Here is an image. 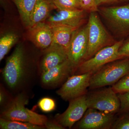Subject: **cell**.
<instances>
[{
  "label": "cell",
  "instance_id": "f546056e",
  "mask_svg": "<svg viewBox=\"0 0 129 129\" xmlns=\"http://www.w3.org/2000/svg\"><path fill=\"white\" fill-rule=\"evenodd\" d=\"M98 6H99L104 4H112L116 3L125 2L129 0H96Z\"/></svg>",
  "mask_w": 129,
  "mask_h": 129
},
{
  "label": "cell",
  "instance_id": "9a60e30c",
  "mask_svg": "<svg viewBox=\"0 0 129 129\" xmlns=\"http://www.w3.org/2000/svg\"><path fill=\"white\" fill-rule=\"evenodd\" d=\"M45 50L40 64L41 74L57 66L68 59L67 51L61 47L52 44Z\"/></svg>",
  "mask_w": 129,
  "mask_h": 129
},
{
  "label": "cell",
  "instance_id": "d6986e66",
  "mask_svg": "<svg viewBox=\"0 0 129 129\" xmlns=\"http://www.w3.org/2000/svg\"><path fill=\"white\" fill-rule=\"evenodd\" d=\"M0 128L1 129H43L45 126H41L17 120H8L1 118Z\"/></svg>",
  "mask_w": 129,
  "mask_h": 129
},
{
  "label": "cell",
  "instance_id": "8992f818",
  "mask_svg": "<svg viewBox=\"0 0 129 129\" xmlns=\"http://www.w3.org/2000/svg\"><path fill=\"white\" fill-rule=\"evenodd\" d=\"M124 41L122 39L116 42L112 45L102 48L92 57L81 63L75 70L73 75L88 73L93 74L109 63L122 59L118 52Z\"/></svg>",
  "mask_w": 129,
  "mask_h": 129
},
{
  "label": "cell",
  "instance_id": "2e32d148",
  "mask_svg": "<svg viewBox=\"0 0 129 129\" xmlns=\"http://www.w3.org/2000/svg\"><path fill=\"white\" fill-rule=\"evenodd\" d=\"M50 25L53 34L52 44L62 47L68 52L74 33L79 28L64 25Z\"/></svg>",
  "mask_w": 129,
  "mask_h": 129
},
{
  "label": "cell",
  "instance_id": "9c48e42d",
  "mask_svg": "<svg viewBox=\"0 0 129 129\" xmlns=\"http://www.w3.org/2000/svg\"><path fill=\"white\" fill-rule=\"evenodd\" d=\"M88 40L87 24L81 28H78L74 33L67 52L68 60L73 68L72 75L84 60L88 49Z\"/></svg>",
  "mask_w": 129,
  "mask_h": 129
},
{
  "label": "cell",
  "instance_id": "ffe728a7",
  "mask_svg": "<svg viewBox=\"0 0 129 129\" xmlns=\"http://www.w3.org/2000/svg\"><path fill=\"white\" fill-rule=\"evenodd\" d=\"M18 39L15 33L9 32L3 35L0 39V61L3 59Z\"/></svg>",
  "mask_w": 129,
  "mask_h": 129
},
{
  "label": "cell",
  "instance_id": "d4e9b609",
  "mask_svg": "<svg viewBox=\"0 0 129 129\" xmlns=\"http://www.w3.org/2000/svg\"><path fill=\"white\" fill-rule=\"evenodd\" d=\"M118 95L120 103L119 112L129 113V91L118 94Z\"/></svg>",
  "mask_w": 129,
  "mask_h": 129
},
{
  "label": "cell",
  "instance_id": "4fadbf2b",
  "mask_svg": "<svg viewBox=\"0 0 129 129\" xmlns=\"http://www.w3.org/2000/svg\"><path fill=\"white\" fill-rule=\"evenodd\" d=\"M85 11L83 9L60 10L55 14L49 16L47 23L50 25H64L79 28L84 19Z\"/></svg>",
  "mask_w": 129,
  "mask_h": 129
},
{
  "label": "cell",
  "instance_id": "5b68a950",
  "mask_svg": "<svg viewBox=\"0 0 129 129\" xmlns=\"http://www.w3.org/2000/svg\"><path fill=\"white\" fill-rule=\"evenodd\" d=\"M86 94L88 108H92L107 113L119 112L120 100L112 87L95 89Z\"/></svg>",
  "mask_w": 129,
  "mask_h": 129
},
{
  "label": "cell",
  "instance_id": "e0dca14e",
  "mask_svg": "<svg viewBox=\"0 0 129 129\" xmlns=\"http://www.w3.org/2000/svg\"><path fill=\"white\" fill-rule=\"evenodd\" d=\"M54 7L52 0H38L31 14L28 28L44 22L49 17L51 10Z\"/></svg>",
  "mask_w": 129,
  "mask_h": 129
},
{
  "label": "cell",
  "instance_id": "6da1fadb",
  "mask_svg": "<svg viewBox=\"0 0 129 129\" xmlns=\"http://www.w3.org/2000/svg\"><path fill=\"white\" fill-rule=\"evenodd\" d=\"M28 103V98L25 94L24 92L19 93L4 107L1 118L45 126L47 118L27 108L25 106Z\"/></svg>",
  "mask_w": 129,
  "mask_h": 129
},
{
  "label": "cell",
  "instance_id": "44dd1931",
  "mask_svg": "<svg viewBox=\"0 0 129 129\" xmlns=\"http://www.w3.org/2000/svg\"><path fill=\"white\" fill-rule=\"evenodd\" d=\"M52 2L55 7L58 11L82 9L78 0H52Z\"/></svg>",
  "mask_w": 129,
  "mask_h": 129
},
{
  "label": "cell",
  "instance_id": "cb8c5ba5",
  "mask_svg": "<svg viewBox=\"0 0 129 129\" xmlns=\"http://www.w3.org/2000/svg\"><path fill=\"white\" fill-rule=\"evenodd\" d=\"M81 9L86 11H99L96 0H78Z\"/></svg>",
  "mask_w": 129,
  "mask_h": 129
},
{
  "label": "cell",
  "instance_id": "83f0119b",
  "mask_svg": "<svg viewBox=\"0 0 129 129\" xmlns=\"http://www.w3.org/2000/svg\"><path fill=\"white\" fill-rule=\"evenodd\" d=\"M11 99H8L7 92L2 87H1L0 90V104L1 106L5 107L11 101Z\"/></svg>",
  "mask_w": 129,
  "mask_h": 129
},
{
  "label": "cell",
  "instance_id": "8fae6325",
  "mask_svg": "<svg viewBox=\"0 0 129 129\" xmlns=\"http://www.w3.org/2000/svg\"><path fill=\"white\" fill-rule=\"evenodd\" d=\"M116 119L115 114L88 108L77 123L76 128L79 129H112Z\"/></svg>",
  "mask_w": 129,
  "mask_h": 129
},
{
  "label": "cell",
  "instance_id": "30bf717a",
  "mask_svg": "<svg viewBox=\"0 0 129 129\" xmlns=\"http://www.w3.org/2000/svg\"><path fill=\"white\" fill-rule=\"evenodd\" d=\"M68 107L64 112L57 114L55 119L64 128H72L84 116L88 109L86 94L69 101Z\"/></svg>",
  "mask_w": 129,
  "mask_h": 129
},
{
  "label": "cell",
  "instance_id": "ba28073f",
  "mask_svg": "<svg viewBox=\"0 0 129 129\" xmlns=\"http://www.w3.org/2000/svg\"><path fill=\"white\" fill-rule=\"evenodd\" d=\"M92 74L88 73L71 75L57 91V94L66 101L86 94Z\"/></svg>",
  "mask_w": 129,
  "mask_h": 129
},
{
  "label": "cell",
  "instance_id": "7c38bea8",
  "mask_svg": "<svg viewBox=\"0 0 129 129\" xmlns=\"http://www.w3.org/2000/svg\"><path fill=\"white\" fill-rule=\"evenodd\" d=\"M73 69L68 59L41 74V82L47 88H55L62 84L73 74Z\"/></svg>",
  "mask_w": 129,
  "mask_h": 129
},
{
  "label": "cell",
  "instance_id": "f1b7e54d",
  "mask_svg": "<svg viewBox=\"0 0 129 129\" xmlns=\"http://www.w3.org/2000/svg\"><path fill=\"white\" fill-rule=\"evenodd\" d=\"M45 126L46 128L47 129H65L54 119L53 120H50L48 119Z\"/></svg>",
  "mask_w": 129,
  "mask_h": 129
},
{
  "label": "cell",
  "instance_id": "5bb4252c",
  "mask_svg": "<svg viewBox=\"0 0 129 129\" xmlns=\"http://www.w3.org/2000/svg\"><path fill=\"white\" fill-rule=\"evenodd\" d=\"M28 28L29 39L37 47L46 49L52 44L53 34L48 23H40Z\"/></svg>",
  "mask_w": 129,
  "mask_h": 129
},
{
  "label": "cell",
  "instance_id": "484cf974",
  "mask_svg": "<svg viewBox=\"0 0 129 129\" xmlns=\"http://www.w3.org/2000/svg\"><path fill=\"white\" fill-rule=\"evenodd\" d=\"M112 129H129V115H122L116 118Z\"/></svg>",
  "mask_w": 129,
  "mask_h": 129
},
{
  "label": "cell",
  "instance_id": "277c9868",
  "mask_svg": "<svg viewBox=\"0 0 129 129\" xmlns=\"http://www.w3.org/2000/svg\"><path fill=\"white\" fill-rule=\"evenodd\" d=\"M87 25L88 47L84 61L92 57L102 48L116 42L105 28L96 12H90Z\"/></svg>",
  "mask_w": 129,
  "mask_h": 129
},
{
  "label": "cell",
  "instance_id": "7a4b0ae2",
  "mask_svg": "<svg viewBox=\"0 0 129 129\" xmlns=\"http://www.w3.org/2000/svg\"><path fill=\"white\" fill-rule=\"evenodd\" d=\"M30 73L25 65L23 46L20 44L7 60L2 72L4 80L9 88L15 89L23 85Z\"/></svg>",
  "mask_w": 129,
  "mask_h": 129
},
{
  "label": "cell",
  "instance_id": "3957f363",
  "mask_svg": "<svg viewBox=\"0 0 129 129\" xmlns=\"http://www.w3.org/2000/svg\"><path fill=\"white\" fill-rule=\"evenodd\" d=\"M129 73V58L109 63L92 74L89 89L92 90L113 85Z\"/></svg>",
  "mask_w": 129,
  "mask_h": 129
},
{
  "label": "cell",
  "instance_id": "603a6c76",
  "mask_svg": "<svg viewBox=\"0 0 129 129\" xmlns=\"http://www.w3.org/2000/svg\"><path fill=\"white\" fill-rule=\"evenodd\" d=\"M117 94L129 91V73L120 79L112 86Z\"/></svg>",
  "mask_w": 129,
  "mask_h": 129
},
{
  "label": "cell",
  "instance_id": "4316f807",
  "mask_svg": "<svg viewBox=\"0 0 129 129\" xmlns=\"http://www.w3.org/2000/svg\"><path fill=\"white\" fill-rule=\"evenodd\" d=\"M118 53L122 59L129 58V38L124 41L119 49Z\"/></svg>",
  "mask_w": 129,
  "mask_h": 129
},
{
  "label": "cell",
  "instance_id": "ac0fdd59",
  "mask_svg": "<svg viewBox=\"0 0 129 129\" xmlns=\"http://www.w3.org/2000/svg\"><path fill=\"white\" fill-rule=\"evenodd\" d=\"M16 5L23 22L29 26L30 17L38 0H12Z\"/></svg>",
  "mask_w": 129,
  "mask_h": 129
},
{
  "label": "cell",
  "instance_id": "52a82bcc",
  "mask_svg": "<svg viewBox=\"0 0 129 129\" xmlns=\"http://www.w3.org/2000/svg\"><path fill=\"white\" fill-rule=\"evenodd\" d=\"M99 11L113 33L121 37L129 35V4L101 8Z\"/></svg>",
  "mask_w": 129,
  "mask_h": 129
},
{
  "label": "cell",
  "instance_id": "7402d4cb",
  "mask_svg": "<svg viewBox=\"0 0 129 129\" xmlns=\"http://www.w3.org/2000/svg\"><path fill=\"white\" fill-rule=\"evenodd\" d=\"M39 108L44 113H49L54 111L56 108L55 101L49 97H44L40 99L38 103Z\"/></svg>",
  "mask_w": 129,
  "mask_h": 129
}]
</instances>
